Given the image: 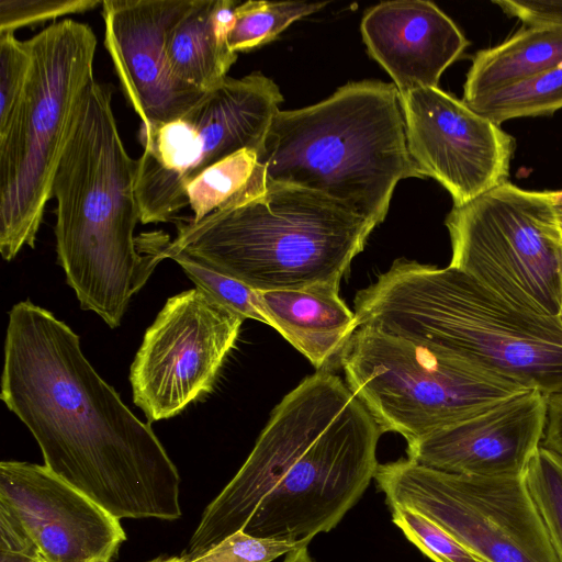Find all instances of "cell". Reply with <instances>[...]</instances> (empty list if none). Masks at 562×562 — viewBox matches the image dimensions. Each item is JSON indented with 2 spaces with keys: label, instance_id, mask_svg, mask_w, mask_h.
<instances>
[{
  "label": "cell",
  "instance_id": "8fae6325",
  "mask_svg": "<svg viewBox=\"0 0 562 562\" xmlns=\"http://www.w3.org/2000/svg\"><path fill=\"white\" fill-rule=\"evenodd\" d=\"M390 508L408 507L485 562H560L520 477L452 474L408 458L379 464Z\"/></svg>",
  "mask_w": 562,
  "mask_h": 562
},
{
  "label": "cell",
  "instance_id": "3957f363",
  "mask_svg": "<svg viewBox=\"0 0 562 562\" xmlns=\"http://www.w3.org/2000/svg\"><path fill=\"white\" fill-rule=\"evenodd\" d=\"M137 160L131 158L112 108V89L87 87L55 172L56 250L80 307L117 327L132 296L159 263L134 237L139 209Z\"/></svg>",
  "mask_w": 562,
  "mask_h": 562
},
{
  "label": "cell",
  "instance_id": "4fadbf2b",
  "mask_svg": "<svg viewBox=\"0 0 562 562\" xmlns=\"http://www.w3.org/2000/svg\"><path fill=\"white\" fill-rule=\"evenodd\" d=\"M409 155L454 206L508 182L513 136L438 87L400 94Z\"/></svg>",
  "mask_w": 562,
  "mask_h": 562
},
{
  "label": "cell",
  "instance_id": "7c38bea8",
  "mask_svg": "<svg viewBox=\"0 0 562 562\" xmlns=\"http://www.w3.org/2000/svg\"><path fill=\"white\" fill-rule=\"evenodd\" d=\"M244 317L194 288L167 300L131 366L133 401L149 423L210 393Z\"/></svg>",
  "mask_w": 562,
  "mask_h": 562
},
{
  "label": "cell",
  "instance_id": "52a82bcc",
  "mask_svg": "<svg viewBox=\"0 0 562 562\" xmlns=\"http://www.w3.org/2000/svg\"><path fill=\"white\" fill-rule=\"evenodd\" d=\"M32 67L8 131L0 135V252L34 248L61 154L87 87L98 40L71 19L29 38Z\"/></svg>",
  "mask_w": 562,
  "mask_h": 562
},
{
  "label": "cell",
  "instance_id": "5b68a950",
  "mask_svg": "<svg viewBox=\"0 0 562 562\" xmlns=\"http://www.w3.org/2000/svg\"><path fill=\"white\" fill-rule=\"evenodd\" d=\"M267 184L321 193L381 224L396 184L425 178L406 142L394 83L349 82L319 103L278 111L257 153Z\"/></svg>",
  "mask_w": 562,
  "mask_h": 562
},
{
  "label": "cell",
  "instance_id": "277c9868",
  "mask_svg": "<svg viewBox=\"0 0 562 562\" xmlns=\"http://www.w3.org/2000/svg\"><path fill=\"white\" fill-rule=\"evenodd\" d=\"M357 325L479 363L548 396L562 393V325L467 273L397 259L355 297Z\"/></svg>",
  "mask_w": 562,
  "mask_h": 562
},
{
  "label": "cell",
  "instance_id": "836d02e7",
  "mask_svg": "<svg viewBox=\"0 0 562 562\" xmlns=\"http://www.w3.org/2000/svg\"><path fill=\"white\" fill-rule=\"evenodd\" d=\"M150 562H187L182 557L160 558Z\"/></svg>",
  "mask_w": 562,
  "mask_h": 562
},
{
  "label": "cell",
  "instance_id": "f546056e",
  "mask_svg": "<svg viewBox=\"0 0 562 562\" xmlns=\"http://www.w3.org/2000/svg\"><path fill=\"white\" fill-rule=\"evenodd\" d=\"M0 562H48L15 515L1 502Z\"/></svg>",
  "mask_w": 562,
  "mask_h": 562
},
{
  "label": "cell",
  "instance_id": "2e32d148",
  "mask_svg": "<svg viewBox=\"0 0 562 562\" xmlns=\"http://www.w3.org/2000/svg\"><path fill=\"white\" fill-rule=\"evenodd\" d=\"M548 395L518 393L476 416L407 443V458L443 472L520 477L542 446Z\"/></svg>",
  "mask_w": 562,
  "mask_h": 562
},
{
  "label": "cell",
  "instance_id": "d6a6232c",
  "mask_svg": "<svg viewBox=\"0 0 562 562\" xmlns=\"http://www.w3.org/2000/svg\"><path fill=\"white\" fill-rule=\"evenodd\" d=\"M308 546H303L285 554L282 562H317L310 553Z\"/></svg>",
  "mask_w": 562,
  "mask_h": 562
},
{
  "label": "cell",
  "instance_id": "484cf974",
  "mask_svg": "<svg viewBox=\"0 0 562 562\" xmlns=\"http://www.w3.org/2000/svg\"><path fill=\"white\" fill-rule=\"evenodd\" d=\"M390 509L392 521L434 562H485L425 515L404 506Z\"/></svg>",
  "mask_w": 562,
  "mask_h": 562
},
{
  "label": "cell",
  "instance_id": "603a6c76",
  "mask_svg": "<svg viewBox=\"0 0 562 562\" xmlns=\"http://www.w3.org/2000/svg\"><path fill=\"white\" fill-rule=\"evenodd\" d=\"M328 2L246 1L234 13L229 48L246 52L276 40L291 23L322 10Z\"/></svg>",
  "mask_w": 562,
  "mask_h": 562
},
{
  "label": "cell",
  "instance_id": "4316f807",
  "mask_svg": "<svg viewBox=\"0 0 562 562\" xmlns=\"http://www.w3.org/2000/svg\"><path fill=\"white\" fill-rule=\"evenodd\" d=\"M32 67L29 40L13 32L0 33V135H3L21 103Z\"/></svg>",
  "mask_w": 562,
  "mask_h": 562
},
{
  "label": "cell",
  "instance_id": "ba28073f",
  "mask_svg": "<svg viewBox=\"0 0 562 562\" xmlns=\"http://www.w3.org/2000/svg\"><path fill=\"white\" fill-rule=\"evenodd\" d=\"M347 385L381 429L407 443L479 415L528 387L479 363L360 326L340 356Z\"/></svg>",
  "mask_w": 562,
  "mask_h": 562
},
{
  "label": "cell",
  "instance_id": "f1b7e54d",
  "mask_svg": "<svg viewBox=\"0 0 562 562\" xmlns=\"http://www.w3.org/2000/svg\"><path fill=\"white\" fill-rule=\"evenodd\" d=\"M94 0H0V33L15 32L58 16L102 5Z\"/></svg>",
  "mask_w": 562,
  "mask_h": 562
},
{
  "label": "cell",
  "instance_id": "6da1fadb",
  "mask_svg": "<svg viewBox=\"0 0 562 562\" xmlns=\"http://www.w3.org/2000/svg\"><path fill=\"white\" fill-rule=\"evenodd\" d=\"M1 400L44 465L117 519L181 517L178 469L149 424L99 375L79 336L29 300L9 312Z\"/></svg>",
  "mask_w": 562,
  "mask_h": 562
},
{
  "label": "cell",
  "instance_id": "e0dca14e",
  "mask_svg": "<svg viewBox=\"0 0 562 562\" xmlns=\"http://www.w3.org/2000/svg\"><path fill=\"white\" fill-rule=\"evenodd\" d=\"M369 55L391 76L398 93L438 87L469 41L435 3L396 0L370 8L361 21Z\"/></svg>",
  "mask_w": 562,
  "mask_h": 562
},
{
  "label": "cell",
  "instance_id": "e575fe53",
  "mask_svg": "<svg viewBox=\"0 0 562 562\" xmlns=\"http://www.w3.org/2000/svg\"><path fill=\"white\" fill-rule=\"evenodd\" d=\"M555 205L562 206V191H551Z\"/></svg>",
  "mask_w": 562,
  "mask_h": 562
},
{
  "label": "cell",
  "instance_id": "9c48e42d",
  "mask_svg": "<svg viewBox=\"0 0 562 562\" xmlns=\"http://www.w3.org/2000/svg\"><path fill=\"white\" fill-rule=\"evenodd\" d=\"M445 224L449 266L514 306L558 316L562 301V225L551 191L503 183L454 206Z\"/></svg>",
  "mask_w": 562,
  "mask_h": 562
},
{
  "label": "cell",
  "instance_id": "8d00e7d4",
  "mask_svg": "<svg viewBox=\"0 0 562 562\" xmlns=\"http://www.w3.org/2000/svg\"><path fill=\"white\" fill-rule=\"evenodd\" d=\"M558 318H559V321H560V323L562 325V301H561V306H560V312L558 314Z\"/></svg>",
  "mask_w": 562,
  "mask_h": 562
},
{
  "label": "cell",
  "instance_id": "9a60e30c",
  "mask_svg": "<svg viewBox=\"0 0 562 562\" xmlns=\"http://www.w3.org/2000/svg\"><path fill=\"white\" fill-rule=\"evenodd\" d=\"M194 0H105L104 46L126 100L144 124L181 116L206 92L172 72L167 37Z\"/></svg>",
  "mask_w": 562,
  "mask_h": 562
},
{
  "label": "cell",
  "instance_id": "ffe728a7",
  "mask_svg": "<svg viewBox=\"0 0 562 562\" xmlns=\"http://www.w3.org/2000/svg\"><path fill=\"white\" fill-rule=\"evenodd\" d=\"M559 66H562V29L525 26L503 43L475 54L462 101Z\"/></svg>",
  "mask_w": 562,
  "mask_h": 562
},
{
  "label": "cell",
  "instance_id": "8992f818",
  "mask_svg": "<svg viewBox=\"0 0 562 562\" xmlns=\"http://www.w3.org/2000/svg\"><path fill=\"white\" fill-rule=\"evenodd\" d=\"M375 227L315 191L267 184L239 206L178 221L157 255L184 251L255 291L339 286Z\"/></svg>",
  "mask_w": 562,
  "mask_h": 562
},
{
  "label": "cell",
  "instance_id": "cb8c5ba5",
  "mask_svg": "<svg viewBox=\"0 0 562 562\" xmlns=\"http://www.w3.org/2000/svg\"><path fill=\"white\" fill-rule=\"evenodd\" d=\"M522 480L553 550L562 562V457L540 446L530 460Z\"/></svg>",
  "mask_w": 562,
  "mask_h": 562
},
{
  "label": "cell",
  "instance_id": "d4e9b609",
  "mask_svg": "<svg viewBox=\"0 0 562 562\" xmlns=\"http://www.w3.org/2000/svg\"><path fill=\"white\" fill-rule=\"evenodd\" d=\"M158 260H175L191 281L218 303L241 317L251 318L268 325L257 296V291L243 282L222 274L204 266L184 251H167L157 255Z\"/></svg>",
  "mask_w": 562,
  "mask_h": 562
},
{
  "label": "cell",
  "instance_id": "1f68e13d",
  "mask_svg": "<svg viewBox=\"0 0 562 562\" xmlns=\"http://www.w3.org/2000/svg\"><path fill=\"white\" fill-rule=\"evenodd\" d=\"M542 446L562 457V393L548 397V422Z\"/></svg>",
  "mask_w": 562,
  "mask_h": 562
},
{
  "label": "cell",
  "instance_id": "7402d4cb",
  "mask_svg": "<svg viewBox=\"0 0 562 562\" xmlns=\"http://www.w3.org/2000/svg\"><path fill=\"white\" fill-rule=\"evenodd\" d=\"M464 103L497 125L516 117L549 115L562 108V66Z\"/></svg>",
  "mask_w": 562,
  "mask_h": 562
},
{
  "label": "cell",
  "instance_id": "30bf717a",
  "mask_svg": "<svg viewBox=\"0 0 562 562\" xmlns=\"http://www.w3.org/2000/svg\"><path fill=\"white\" fill-rule=\"evenodd\" d=\"M282 101L272 79L255 71L227 76L175 120L142 123L135 177L140 223L172 220L188 205V184L206 168L240 150L258 153Z\"/></svg>",
  "mask_w": 562,
  "mask_h": 562
},
{
  "label": "cell",
  "instance_id": "4dcf8cb0",
  "mask_svg": "<svg viewBox=\"0 0 562 562\" xmlns=\"http://www.w3.org/2000/svg\"><path fill=\"white\" fill-rule=\"evenodd\" d=\"M506 14L518 18L525 26L562 29V0H494Z\"/></svg>",
  "mask_w": 562,
  "mask_h": 562
},
{
  "label": "cell",
  "instance_id": "d590c367",
  "mask_svg": "<svg viewBox=\"0 0 562 562\" xmlns=\"http://www.w3.org/2000/svg\"><path fill=\"white\" fill-rule=\"evenodd\" d=\"M557 210H558L559 218H560V222L562 225V206L557 205Z\"/></svg>",
  "mask_w": 562,
  "mask_h": 562
},
{
  "label": "cell",
  "instance_id": "ac0fdd59",
  "mask_svg": "<svg viewBox=\"0 0 562 562\" xmlns=\"http://www.w3.org/2000/svg\"><path fill=\"white\" fill-rule=\"evenodd\" d=\"M268 325L319 370L340 359L358 329L357 318L339 296V286L257 291ZM329 371V370H328Z\"/></svg>",
  "mask_w": 562,
  "mask_h": 562
},
{
  "label": "cell",
  "instance_id": "44dd1931",
  "mask_svg": "<svg viewBox=\"0 0 562 562\" xmlns=\"http://www.w3.org/2000/svg\"><path fill=\"white\" fill-rule=\"evenodd\" d=\"M267 188L254 150H240L206 168L187 187L191 217L198 222L209 214L239 206Z\"/></svg>",
  "mask_w": 562,
  "mask_h": 562
},
{
  "label": "cell",
  "instance_id": "5bb4252c",
  "mask_svg": "<svg viewBox=\"0 0 562 562\" xmlns=\"http://www.w3.org/2000/svg\"><path fill=\"white\" fill-rule=\"evenodd\" d=\"M0 502L48 562H113L126 540L120 519L45 465L2 461Z\"/></svg>",
  "mask_w": 562,
  "mask_h": 562
},
{
  "label": "cell",
  "instance_id": "7a4b0ae2",
  "mask_svg": "<svg viewBox=\"0 0 562 562\" xmlns=\"http://www.w3.org/2000/svg\"><path fill=\"white\" fill-rule=\"evenodd\" d=\"M381 429L338 375L319 370L273 408L244 464L205 507L182 558L243 530L297 541L334 529L379 463Z\"/></svg>",
  "mask_w": 562,
  "mask_h": 562
},
{
  "label": "cell",
  "instance_id": "d6986e66",
  "mask_svg": "<svg viewBox=\"0 0 562 562\" xmlns=\"http://www.w3.org/2000/svg\"><path fill=\"white\" fill-rule=\"evenodd\" d=\"M237 0H194L167 37V58L181 81L207 92L237 59L228 45Z\"/></svg>",
  "mask_w": 562,
  "mask_h": 562
},
{
  "label": "cell",
  "instance_id": "83f0119b",
  "mask_svg": "<svg viewBox=\"0 0 562 562\" xmlns=\"http://www.w3.org/2000/svg\"><path fill=\"white\" fill-rule=\"evenodd\" d=\"M311 541L257 538L238 530L187 562H272Z\"/></svg>",
  "mask_w": 562,
  "mask_h": 562
}]
</instances>
